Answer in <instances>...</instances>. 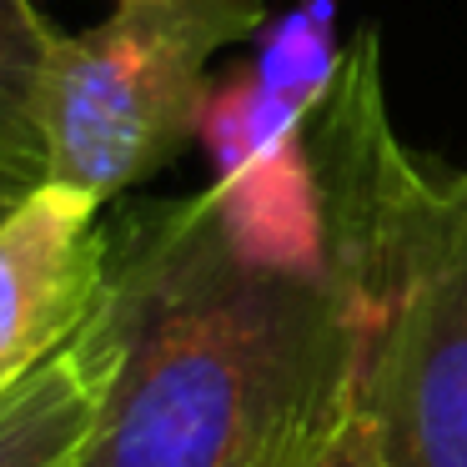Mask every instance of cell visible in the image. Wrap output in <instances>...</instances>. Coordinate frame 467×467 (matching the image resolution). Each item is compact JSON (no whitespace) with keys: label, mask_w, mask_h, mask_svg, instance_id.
<instances>
[{"label":"cell","mask_w":467,"mask_h":467,"mask_svg":"<svg viewBox=\"0 0 467 467\" xmlns=\"http://www.w3.org/2000/svg\"><path fill=\"white\" fill-rule=\"evenodd\" d=\"M121 357L76 467H296L352 397L362 302L256 176L106 212Z\"/></svg>","instance_id":"cell-1"},{"label":"cell","mask_w":467,"mask_h":467,"mask_svg":"<svg viewBox=\"0 0 467 467\" xmlns=\"http://www.w3.org/2000/svg\"><path fill=\"white\" fill-rule=\"evenodd\" d=\"M327 256L362 302L357 397L387 467H467V166L427 171L387 121L377 31L302 116Z\"/></svg>","instance_id":"cell-2"},{"label":"cell","mask_w":467,"mask_h":467,"mask_svg":"<svg viewBox=\"0 0 467 467\" xmlns=\"http://www.w3.org/2000/svg\"><path fill=\"white\" fill-rule=\"evenodd\" d=\"M266 26L262 0H121L56 36L41 76L46 182L111 206L206 126V71Z\"/></svg>","instance_id":"cell-3"},{"label":"cell","mask_w":467,"mask_h":467,"mask_svg":"<svg viewBox=\"0 0 467 467\" xmlns=\"http://www.w3.org/2000/svg\"><path fill=\"white\" fill-rule=\"evenodd\" d=\"M111 206L41 182L0 216V402L96 312Z\"/></svg>","instance_id":"cell-4"},{"label":"cell","mask_w":467,"mask_h":467,"mask_svg":"<svg viewBox=\"0 0 467 467\" xmlns=\"http://www.w3.org/2000/svg\"><path fill=\"white\" fill-rule=\"evenodd\" d=\"M121 357L111 286L96 312L0 402V467H76Z\"/></svg>","instance_id":"cell-5"},{"label":"cell","mask_w":467,"mask_h":467,"mask_svg":"<svg viewBox=\"0 0 467 467\" xmlns=\"http://www.w3.org/2000/svg\"><path fill=\"white\" fill-rule=\"evenodd\" d=\"M56 26L31 0H0V161L26 166L46 182L41 146V76Z\"/></svg>","instance_id":"cell-6"},{"label":"cell","mask_w":467,"mask_h":467,"mask_svg":"<svg viewBox=\"0 0 467 467\" xmlns=\"http://www.w3.org/2000/svg\"><path fill=\"white\" fill-rule=\"evenodd\" d=\"M296 467H387L372 432V417H367L362 397H357V382H352V397L342 402V412L332 417V427L317 437V447Z\"/></svg>","instance_id":"cell-7"},{"label":"cell","mask_w":467,"mask_h":467,"mask_svg":"<svg viewBox=\"0 0 467 467\" xmlns=\"http://www.w3.org/2000/svg\"><path fill=\"white\" fill-rule=\"evenodd\" d=\"M41 186V176H31V171H21V166H5L0 161V216L11 212L16 202H21L26 192H36Z\"/></svg>","instance_id":"cell-8"},{"label":"cell","mask_w":467,"mask_h":467,"mask_svg":"<svg viewBox=\"0 0 467 467\" xmlns=\"http://www.w3.org/2000/svg\"><path fill=\"white\" fill-rule=\"evenodd\" d=\"M5 166H11V161H5ZM21 171H26V166H21ZM31 176H36V171H31Z\"/></svg>","instance_id":"cell-9"}]
</instances>
